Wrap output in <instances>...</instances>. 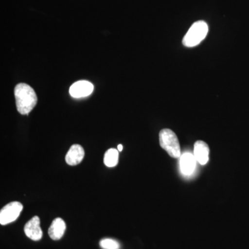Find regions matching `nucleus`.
Instances as JSON below:
<instances>
[{
    "label": "nucleus",
    "instance_id": "f257e3e1",
    "mask_svg": "<svg viewBox=\"0 0 249 249\" xmlns=\"http://www.w3.org/2000/svg\"><path fill=\"white\" fill-rule=\"evenodd\" d=\"M14 93L18 112L22 115L29 114L37 104L35 91L29 85L19 83L15 88Z\"/></svg>",
    "mask_w": 249,
    "mask_h": 249
},
{
    "label": "nucleus",
    "instance_id": "f03ea898",
    "mask_svg": "<svg viewBox=\"0 0 249 249\" xmlns=\"http://www.w3.org/2000/svg\"><path fill=\"white\" fill-rule=\"evenodd\" d=\"M208 32L209 27L204 21L195 22L183 37V45L187 47H196L204 40Z\"/></svg>",
    "mask_w": 249,
    "mask_h": 249
},
{
    "label": "nucleus",
    "instance_id": "7ed1b4c3",
    "mask_svg": "<svg viewBox=\"0 0 249 249\" xmlns=\"http://www.w3.org/2000/svg\"><path fill=\"white\" fill-rule=\"evenodd\" d=\"M160 146L173 158L181 156V148L176 134L170 129H163L160 133Z\"/></svg>",
    "mask_w": 249,
    "mask_h": 249
},
{
    "label": "nucleus",
    "instance_id": "20e7f679",
    "mask_svg": "<svg viewBox=\"0 0 249 249\" xmlns=\"http://www.w3.org/2000/svg\"><path fill=\"white\" fill-rule=\"evenodd\" d=\"M22 209V204L18 201L6 204L0 211V224L6 225L14 222L19 217Z\"/></svg>",
    "mask_w": 249,
    "mask_h": 249
},
{
    "label": "nucleus",
    "instance_id": "39448f33",
    "mask_svg": "<svg viewBox=\"0 0 249 249\" xmlns=\"http://www.w3.org/2000/svg\"><path fill=\"white\" fill-rule=\"evenodd\" d=\"M93 90L92 83L87 80H80L71 85L70 88V93L73 98H83L89 96L93 92Z\"/></svg>",
    "mask_w": 249,
    "mask_h": 249
},
{
    "label": "nucleus",
    "instance_id": "423d86ee",
    "mask_svg": "<svg viewBox=\"0 0 249 249\" xmlns=\"http://www.w3.org/2000/svg\"><path fill=\"white\" fill-rule=\"evenodd\" d=\"M26 235L34 241H39L42 239L43 232L40 228V218L34 216L25 224L24 229Z\"/></svg>",
    "mask_w": 249,
    "mask_h": 249
},
{
    "label": "nucleus",
    "instance_id": "0eeeda50",
    "mask_svg": "<svg viewBox=\"0 0 249 249\" xmlns=\"http://www.w3.org/2000/svg\"><path fill=\"white\" fill-rule=\"evenodd\" d=\"M85 157V150L81 145L74 144L71 145L67 152L65 160L70 165H76L81 163Z\"/></svg>",
    "mask_w": 249,
    "mask_h": 249
},
{
    "label": "nucleus",
    "instance_id": "6e6552de",
    "mask_svg": "<svg viewBox=\"0 0 249 249\" xmlns=\"http://www.w3.org/2000/svg\"><path fill=\"white\" fill-rule=\"evenodd\" d=\"M209 145L202 141H197L194 145V156L201 165H206L209 160Z\"/></svg>",
    "mask_w": 249,
    "mask_h": 249
},
{
    "label": "nucleus",
    "instance_id": "1a4fd4ad",
    "mask_svg": "<svg viewBox=\"0 0 249 249\" xmlns=\"http://www.w3.org/2000/svg\"><path fill=\"white\" fill-rule=\"evenodd\" d=\"M66 230V224L61 218L54 219L49 229V235L52 240H58L62 238Z\"/></svg>",
    "mask_w": 249,
    "mask_h": 249
},
{
    "label": "nucleus",
    "instance_id": "9d476101",
    "mask_svg": "<svg viewBox=\"0 0 249 249\" xmlns=\"http://www.w3.org/2000/svg\"><path fill=\"white\" fill-rule=\"evenodd\" d=\"M196 159L191 153H185L180 160L181 172L184 175H190L194 171L196 165Z\"/></svg>",
    "mask_w": 249,
    "mask_h": 249
},
{
    "label": "nucleus",
    "instance_id": "9b49d317",
    "mask_svg": "<svg viewBox=\"0 0 249 249\" xmlns=\"http://www.w3.org/2000/svg\"><path fill=\"white\" fill-rule=\"evenodd\" d=\"M119 150L110 148L106 152L104 156V163L106 166L112 168L115 167L119 163Z\"/></svg>",
    "mask_w": 249,
    "mask_h": 249
},
{
    "label": "nucleus",
    "instance_id": "f8f14e48",
    "mask_svg": "<svg viewBox=\"0 0 249 249\" xmlns=\"http://www.w3.org/2000/svg\"><path fill=\"white\" fill-rule=\"evenodd\" d=\"M100 246L103 249H120V244L113 239H103L100 242Z\"/></svg>",
    "mask_w": 249,
    "mask_h": 249
},
{
    "label": "nucleus",
    "instance_id": "ddd939ff",
    "mask_svg": "<svg viewBox=\"0 0 249 249\" xmlns=\"http://www.w3.org/2000/svg\"><path fill=\"white\" fill-rule=\"evenodd\" d=\"M118 150H119V152H121L123 150V145H121V144H119V145H118Z\"/></svg>",
    "mask_w": 249,
    "mask_h": 249
}]
</instances>
